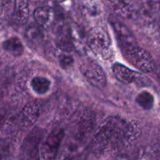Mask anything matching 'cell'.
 <instances>
[{"instance_id": "cell-1", "label": "cell", "mask_w": 160, "mask_h": 160, "mask_svg": "<svg viewBox=\"0 0 160 160\" xmlns=\"http://www.w3.org/2000/svg\"><path fill=\"white\" fill-rule=\"evenodd\" d=\"M132 128L123 119L111 117L100 126L93 139L97 149H103L108 145L118 143L132 135Z\"/></svg>"}, {"instance_id": "cell-2", "label": "cell", "mask_w": 160, "mask_h": 160, "mask_svg": "<svg viewBox=\"0 0 160 160\" xmlns=\"http://www.w3.org/2000/svg\"><path fill=\"white\" fill-rule=\"evenodd\" d=\"M123 56L128 62L142 73H151L155 68L152 56L147 50L138 46L135 42L120 45Z\"/></svg>"}, {"instance_id": "cell-3", "label": "cell", "mask_w": 160, "mask_h": 160, "mask_svg": "<svg viewBox=\"0 0 160 160\" xmlns=\"http://www.w3.org/2000/svg\"><path fill=\"white\" fill-rule=\"evenodd\" d=\"M87 45L97 56L103 59H109L112 56V40L109 33L102 27H95L86 38Z\"/></svg>"}, {"instance_id": "cell-4", "label": "cell", "mask_w": 160, "mask_h": 160, "mask_svg": "<svg viewBox=\"0 0 160 160\" xmlns=\"http://www.w3.org/2000/svg\"><path fill=\"white\" fill-rule=\"evenodd\" d=\"M80 70L84 78L92 86L98 88L106 86V73L98 62L90 59H86L81 62Z\"/></svg>"}, {"instance_id": "cell-5", "label": "cell", "mask_w": 160, "mask_h": 160, "mask_svg": "<svg viewBox=\"0 0 160 160\" xmlns=\"http://www.w3.org/2000/svg\"><path fill=\"white\" fill-rule=\"evenodd\" d=\"M65 136L64 130H53L42 142L40 148V156L43 159H52L56 157Z\"/></svg>"}, {"instance_id": "cell-6", "label": "cell", "mask_w": 160, "mask_h": 160, "mask_svg": "<svg viewBox=\"0 0 160 160\" xmlns=\"http://www.w3.org/2000/svg\"><path fill=\"white\" fill-rule=\"evenodd\" d=\"M116 15L126 19L136 17L138 9L134 0H102Z\"/></svg>"}, {"instance_id": "cell-7", "label": "cell", "mask_w": 160, "mask_h": 160, "mask_svg": "<svg viewBox=\"0 0 160 160\" xmlns=\"http://www.w3.org/2000/svg\"><path fill=\"white\" fill-rule=\"evenodd\" d=\"M78 8L87 20L94 21L101 18L102 9L97 0H78Z\"/></svg>"}, {"instance_id": "cell-8", "label": "cell", "mask_w": 160, "mask_h": 160, "mask_svg": "<svg viewBox=\"0 0 160 160\" xmlns=\"http://www.w3.org/2000/svg\"><path fill=\"white\" fill-rule=\"evenodd\" d=\"M112 70L116 79L123 84H131L137 80V73L120 62L114 63Z\"/></svg>"}, {"instance_id": "cell-9", "label": "cell", "mask_w": 160, "mask_h": 160, "mask_svg": "<svg viewBox=\"0 0 160 160\" xmlns=\"http://www.w3.org/2000/svg\"><path fill=\"white\" fill-rule=\"evenodd\" d=\"M109 23L112 26V28H113L114 32L117 35L119 45L129 43V42H135L131 31L118 19L115 18V17H110L109 18Z\"/></svg>"}, {"instance_id": "cell-10", "label": "cell", "mask_w": 160, "mask_h": 160, "mask_svg": "<svg viewBox=\"0 0 160 160\" xmlns=\"http://www.w3.org/2000/svg\"><path fill=\"white\" fill-rule=\"evenodd\" d=\"M39 107L34 103H30L23 107L20 112V123L24 128L31 127L39 117Z\"/></svg>"}, {"instance_id": "cell-11", "label": "cell", "mask_w": 160, "mask_h": 160, "mask_svg": "<svg viewBox=\"0 0 160 160\" xmlns=\"http://www.w3.org/2000/svg\"><path fill=\"white\" fill-rule=\"evenodd\" d=\"M34 17L41 28H48L54 20V11L49 6H40L35 9Z\"/></svg>"}, {"instance_id": "cell-12", "label": "cell", "mask_w": 160, "mask_h": 160, "mask_svg": "<svg viewBox=\"0 0 160 160\" xmlns=\"http://www.w3.org/2000/svg\"><path fill=\"white\" fill-rule=\"evenodd\" d=\"M14 20L18 24H23L29 17V0H14Z\"/></svg>"}, {"instance_id": "cell-13", "label": "cell", "mask_w": 160, "mask_h": 160, "mask_svg": "<svg viewBox=\"0 0 160 160\" xmlns=\"http://www.w3.org/2000/svg\"><path fill=\"white\" fill-rule=\"evenodd\" d=\"M6 52L14 56H20L23 52V45L21 41L17 37H12L4 41L2 45Z\"/></svg>"}, {"instance_id": "cell-14", "label": "cell", "mask_w": 160, "mask_h": 160, "mask_svg": "<svg viewBox=\"0 0 160 160\" xmlns=\"http://www.w3.org/2000/svg\"><path fill=\"white\" fill-rule=\"evenodd\" d=\"M30 85L34 93H36L37 95H42L46 94L50 90L51 81L45 77L38 76L34 77L31 79Z\"/></svg>"}, {"instance_id": "cell-15", "label": "cell", "mask_w": 160, "mask_h": 160, "mask_svg": "<svg viewBox=\"0 0 160 160\" xmlns=\"http://www.w3.org/2000/svg\"><path fill=\"white\" fill-rule=\"evenodd\" d=\"M136 102L144 109L149 110L153 107L154 98L149 92H142L138 95L137 98H136Z\"/></svg>"}, {"instance_id": "cell-16", "label": "cell", "mask_w": 160, "mask_h": 160, "mask_svg": "<svg viewBox=\"0 0 160 160\" xmlns=\"http://www.w3.org/2000/svg\"><path fill=\"white\" fill-rule=\"evenodd\" d=\"M73 62V59H72L70 56H66V55H63V56H61L60 58V63L62 67H67V66H70Z\"/></svg>"}, {"instance_id": "cell-17", "label": "cell", "mask_w": 160, "mask_h": 160, "mask_svg": "<svg viewBox=\"0 0 160 160\" xmlns=\"http://www.w3.org/2000/svg\"><path fill=\"white\" fill-rule=\"evenodd\" d=\"M56 1L59 2H65V1H67V0H56Z\"/></svg>"}]
</instances>
